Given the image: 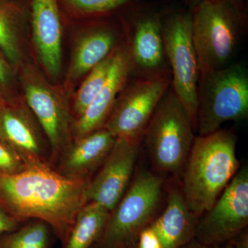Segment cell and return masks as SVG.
I'll list each match as a JSON object with an SVG mask.
<instances>
[{
	"label": "cell",
	"instance_id": "obj_1",
	"mask_svg": "<svg viewBox=\"0 0 248 248\" xmlns=\"http://www.w3.org/2000/svg\"><path fill=\"white\" fill-rule=\"evenodd\" d=\"M89 181L64 177L48 165H29L16 174L0 176V207L20 223L45 221L63 244L88 203Z\"/></svg>",
	"mask_w": 248,
	"mask_h": 248
},
{
	"label": "cell",
	"instance_id": "obj_2",
	"mask_svg": "<svg viewBox=\"0 0 248 248\" xmlns=\"http://www.w3.org/2000/svg\"><path fill=\"white\" fill-rule=\"evenodd\" d=\"M236 149V136L222 129L194 140L184 167L182 192L197 218L210 210L239 170Z\"/></svg>",
	"mask_w": 248,
	"mask_h": 248
},
{
	"label": "cell",
	"instance_id": "obj_3",
	"mask_svg": "<svg viewBox=\"0 0 248 248\" xmlns=\"http://www.w3.org/2000/svg\"><path fill=\"white\" fill-rule=\"evenodd\" d=\"M191 13L200 73L232 63L246 27L238 3L232 0H202Z\"/></svg>",
	"mask_w": 248,
	"mask_h": 248
},
{
	"label": "cell",
	"instance_id": "obj_4",
	"mask_svg": "<svg viewBox=\"0 0 248 248\" xmlns=\"http://www.w3.org/2000/svg\"><path fill=\"white\" fill-rule=\"evenodd\" d=\"M17 78L21 94L48 142L54 168L73 141L71 99L29 60L18 69Z\"/></svg>",
	"mask_w": 248,
	"mask_h": 248
},
{
	"label": "cell",
	"instance_id": "obj_5",
	"mask_svg": "<svg viewBox=\"0 0 248 248\" xmlns=\"http://www.w3.org/2000/svg\"><path fill=\"white\" fill-rule=\"evenodd\" d=\"M248 114V72L241 63L200 73L195 130L205 136Z\"/></svg>",
	"mask_w": 248,
	"mask_h": 248
},
{
	"label": "cell",
	"instance_id": "obj_6",
	"mask_svg": "<svg viewBox=\"0 0 248 248\" xmlns=\"http://www.w3.org/2000/svg\"><path fill=\"white\" fill-rule=\"evenodd\" d=\"M188 112L170 87L155 109L143 135L156 169L175 173L185 166L195 140Z\"/></svg>",
	"mask_w": 248,
	"mask_h": 248
},
{
	"label": "cell",
	"instance_id": "obj_7",
	"mask_svg": "<svg viewBox=\"0 0 248 248\" xmlns=\"http://www.w3.org/2000/svg\"><path fill=\"white\" fill-rule=\"evenodd\" d=\"M163 182L148 171L140 172L110 212L92 248H131L151 221L161 198Z\"/></svg>",
	"mask_w": 248,
	"mask_h": 248
},
{
	"label": "cell",
	"instance_id": "obj_8",
	"mask_svg": "<svg viewBox=\"0 0 248 248\" xmlns=\"http://www.w3.org/2000/svg\"><path fill=\"white\" fill-rule=\"evenodd\" d=\"M162 32L172 77L171 89L186 108L195 129L200 68L192 39L191 11H174L164 16Z\"/></svg>",
	"mask_w": 248,
	"mask_h": 248
},
{
	"label": "cell",
	"instance_id": "obj_9",
	"mask_svg": "<svg viewBox=\"0 0 248 248\" xmlns=\"http://www.w3.org/2000/svg\"><path fill=\"white\" fill-rule=\"evenodd\" d=\"M171 81L170 73L128 81L103 128L115 139L141 138Z\"/></svg>",
	"mask_w": 248,
	"mask_h": 248
},
{
	"label": "cell",
	"instance_id": "obj_10",
	"mask_svg": "<svg viewBox=\"0 0 248 248\" xmlns=\"http://www.w3.org/2000/svg\"><path fill=\"white\" fill-rule=\"evenodd\" d=\"M248 223V169H239L213 206L197 222L199 243L218 246L234 239Z\"/></svg>",
	"mask_w": 248,
	"mask_h": 248
},
{
	"label": "cell",
	"instance_id": "obj_11",
	"mask_svg": "<svg viewBox=\"0 0 248 248\" xmlns=\"http://www.w3.org/2000/svg\"><path fill=\"white\" fill-rule=\"evenodd\" d=\"M125 24V42L131 74L135 78H153L170 73L163 39L164 15L155 10H133Z\"/></svg>",
	"mask_w": 248,
	"mask_h": 248
},
{
	"label": "cell",
	"instance_id": "obj_12",
	"mask_svg": "<svg viewBox=\"0 0 248 248\" xmlns=\"http://www.w3.org/2000/svg\"><path fill=\"white\" fill-rule=\"evenodd\" d=\"M0 139L28 166L53 167L48 142L22 94L0 107Z\"/></svg>",
	"mask_w": 248,
	"mask_h": 248
},
{
	"label": "cell",
	"instance_id": "obj_13",
	"mask_svg": "<svg viewBox=\"0 0 248 248\" xmlns=\"http://www.w3.org/2000/svg\"><path fill=\"white\" fill-rule=\"evenodd\" d=\"M141 138H116L115 143L86 190L88 203L112 211L128 188L138 158Z\"/></svg>",
	"mask_w": 248,
	"mask_h": 248
},
{
	"label": "cell",
	"instance_id": "obj_14",
	"mask_svg": "<svg viewBox=\"0 0 248 248\" xmlns=\"http://www.w3.org/2000/svg\"><path fill=\"white\" fill-rule=\"evenodd\" d=\"M103 18L91 19L75 40L62 86L70 99L86 75L124 42L119 28Z\"/></svg>",
	"mask_w": 248,
	"mask_h": 248
},
{
	"label": "cell",
	"instance_id": "obj_15",
	"mask_svg": "<svg viewBox=\"0 0 248 248\" xmlns=\"http://www.w3.org/2000/svg\"><path fill=\"white\" fill-rule=\"evenodd\" d=\"M32 50L39 68L52 82L61 74L63 19L58 0H31Z\"/></svg>",
	"mask_w": 248,
	"mask_h": 248
},
{
	"label": "cell",
	"instance_id": "obj_16",
	"mask_svg": "<svg viewBox=\"0 0 248 248\" xmlns=\"http://www.w3.org/2000/svg\"><path fill=\"white\" fill-rule=\"evenodd\" d=\"M131 75L130 60L125 42L115 49L110 73L105 84L84 113L74 120L73 140L103 128L116 100Z\"/></svg>",
	"mask_w": 248,
	"mask_h": 248
},
{
	"label": "cell",
	"instance_id": "obj_17",
	"mask_svg": "<svg viewBox=\"0 0 248 248\" xmlns=\"http://www.w3.org/2000/svg\"><path fill=\"white\" fill-rule=\"evenodd\" d=\"M115 140L104 128L76 139L61 155L54 169L71 179H91L93 173L100 168L110 153Z\"/></svg>",
	"mask_w": 248,
	"mask_h": 248
},
{
	"label": "cell",
	"instance_id": "obj_18",
	"mask_svg": "<svg viewBox=\"0 0 248 248\" xmlns=\"http://www.w3.org/2000/svg\"><path fill=\"white\" fill-rule=\"evenodd\" d=\"M197 218L189 210L182 191L172 188L164 213L151 227L161 248H183L195 236Z\"/></svg>",
	"mask_w": 248,
	"mask_h": 248
},
{
	"label": "cell",
	"instance_id": "obj_19",
	"mask_svg": "<svg viewBox=\"0 0 248 248\" xmlns=\"http://www.w3.org/2000/svg\"><path fill=\"white\" fill-rule=\"evenodd\" d=\"M27 19L23 3L0 0V50L17 71L29 61L25 38Z\"/></svg>",
	"mask_w": 248,
	"mask_h": 248
},
{
	"label": "cell",
	"instance_id": "obj_20",
	"mask_svg": "<svg viewBox=\"0 0 248 248\" xmlns=\"http://www.w3.org/2000/svg\"><path fill=\"white\" fill-rule=\"evenodd\" d=\"M110 212L95 203H87L78 214L63 248H92L100 237Z\"/></svg>",
	"mask_w": 248,
	"mask_h": 248
},
{
	"label": "cell",
	"instance_id": "obj_21",
	"mask_svg": "<svg viewBox=\"0 0 248 248\" xmlns=\"http://www.w3.org/2000/svg\"><path fill=\"white\" fill-rule=\"evenodd\" d=\"M115 49L86 75L72 94L71 108L74 120L84 113L105 84L113 61Z\"/></svg>",
	"mask_w": 248,
	"mask_h": 248
},
{
	"label": "cell",
	"instance_id": "obj_22",
	"mask_svg": "<svg viewBox=\"0 0 248 248\" xmlns=\"http://www.w3.org/2000/svg\"><path fill=\"white\" fill-rule=\"evenodd\" d=\"M146 0H58L62 14L71 20H91Z\"/></svg>",
	"mask_w": 248,
	"mask_h": 248
},
{
	"label": "cell",
	"instance_id": "obj_23",
	"mask_svg": "<svg viewBox=\"0 0 248 248\" xmlns=\"http://www.w3.org/2000/svg\"><path fill=\"white\" fill-rule=\"evenodd\" d=\"M21 95L17 71L0 50V104H6Z\"/></svg>",
	"mask_w": 248,
	"mask_h": 248
},
{
	"label": "cell",
	"instance_id": "obj_24",
	"mask_svg": "<svg viewBox=\"0 0 248 248\" xmlns=\"http://www.w3.org/2000/svg\"><path fill=\"white\" fill-rule=\"evenodd\" d=\"M28 165L0 139V176L10 175L24 170Z\"/></svg>",
	"mask_w": 248,
	"mask_h": 248
},
{
	"label": "cell",
	"instance_id": "obj_25",
	"mask_svg": "<svg viewBox=\"0 0 248 248\" xmlns=\"http://www.w3.org/2000/svg\"><path fill=\"white\" fill-rule=\"evenodd\" d=\"M138 240V248H161L159 237L151 226L140 232Z\"/></svg>",
	"mask_w": 248,
	"mask_h": 248
},
{
	"label": "cell",
	"instance_id": "obj_26",
	"mask_svg": "<svg viewBox=\"0 0 248 248\" xmlns=\"http://www.w3.org/2000/svg\"><path fill=\"white\" fill-rule=\"evenodd\" d=\"M22 223L11 217L0 207V236L17 229Z\"/></svg>",
	"mask_w": 248,
	"mask_h": 248
},
{
	"label": "cell",
	"instance_id": "obj_27",
	"mask_svg": "<svg viewBox=\"0 0 248 248\" xmlns=\"http://www.w3.org/2000/svg\"><path fill=\"white\" fill-rule=\"evenodd\" d=\"M0 248H50V247H46V246H27V245H22L18 244H14V243L9 242L7 240L3 237L2 235L0 236Z\"/></svg>",
	"mask_w": 248,
	"mask_h": 248
},
{
	"label": "cell",
	"instance_id": "obj_28",
	"mask_svg": "<svg viewBox=\"0 0 248 248\" xmlns=\"http://www.w3.org/2000/svg\"><path fill=\"white\" fill-rule=\"evenodd\" d=\"M186 248H235L231 246H206L200 244V243H197V244H192V245H189Z\"/></svg>",
	"mask_w": 248,
	"mask_h": 248
},
{
	"label": "cell",
	"instance_id": "obj_29",
	"mask_svg": "<svg viewBox=\"0 0 248 248\" xmlns=\"http://www.w3.org/2000/svg\"><path fill=\"white\" fill-rule=\"evenodd\" d=\"M201 1H202V0H189V1L192 3V6L193 8L195 7L196 5L198 4L199 2H200Z\"/></svg>",
	"mask_w": 248,
	"mask_h": 248
},
{
	"label": "cell",
	"instance_id": "obj_30",
	"mask_svg": "<svg viewBox=\"0 0 248 248\" xmlns=\"http://www.w3.org/2000/svg\"><path fill=\"white\" fill-rule=\"evenodd\" d=\"M14 1H18V2L22 3V0H14Z\"/></svg>",
	"mask_w": 248,
	"mask_h": 248
},
{
	"label": "cell",
	"instance_id": "obj_31",
	"mask_svg": "<svg viewBox=\"0 0 248 248\" xmlns=\"http://www.w3.org/2000/svg\"><path fill=\"white\" fill-rule=\"evenodd\" d=\"M232 1H234L235 2L239 3V0H232Z\"/></svg>",
	"mask_w": 248,
	"mask_h": 248
},
{
	"label": "cell",
	"instance_id": "obj_32",
	"mask_svg": "<svg viewBox=\"0 0 248 248\" xmlns=\"http://www.w3.org/2000/svg\"><path fill=\"white\" fill-rule=\"evenodd\" d=\"M0 107H1V104H0Z\"/></svg>",
	"mask_w": 248,
	"mask_h": 248
}]
</instances>
